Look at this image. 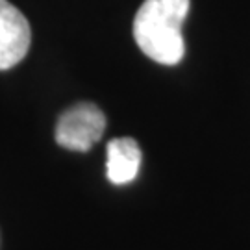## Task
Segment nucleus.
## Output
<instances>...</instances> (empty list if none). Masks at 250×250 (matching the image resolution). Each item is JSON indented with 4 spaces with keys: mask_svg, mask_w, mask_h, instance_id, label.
Instances as JSON below:
<instances>
[{
    "mask_svg": "<svg viewBox=\"0 0 250 250\" xmlns=\"http://www.w3.org/2000/svg\"><path fill=\"white\" fill-rule=\"evenodd\" d=\"M188 11L189 0H145L134 19V39L145 56L161 65L182 62V24Z\"/></svg>",
    "mask_w": 250,
    "mask_h": 250,
    "instance_id": "f257e3e1",
    "label": "nucleus"
},
{
    "mask_svg": "<svg viewBox=\"0 0 250 250\" xmlns=\"http://www.w3.org/2000/svg\"><path fill=\"white\" fill-rule=\"evenodd\" d=\"M106 130V115L91 102H78L65 109L56 125V143L67 150L87 152Z\"/></svg>",
    "mask_w": 250,
    "mask_h": 250,
    "instance_id": "f03ea898",
    "label": "nucleus"
},
{
    "mask_svg": "<svg viewBox=\"0 0 250 250\" xmlns=\"http://www.w3.org/2000/svg\"><path fill=\"white\" fill-rule=\"evenodd\" d=\"M32 41L26 17L8 0H0V71L24 60Z\"/></svg>",
    "mask_w": 250,
    "mask_h": 250,
    "instance_id": "7ed1b4c3",
    "label": "nucleus"
},
{
    "mask_svg": "<svg viewBox=\"0 0 250 250\" xmlns=\"http://www.w3.org/2000/svg\"><path fill=\"white\" fill-rule=\"evenodd\" d=\"M106 172L113 186L134 182L141 167V148L132 137H115L106 146Z\"/></svg>",
    "mask_w": 250,
    "mask_h": 250,
    "instance_id": "20e7f679",
    "label": "nucleus"
}]
</instances>
